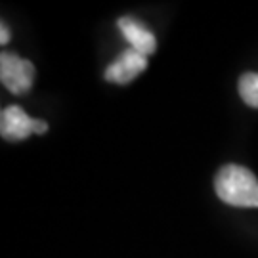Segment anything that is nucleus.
Instances as JSON below:
<instances>
[{
  "label": "nucleus",
  "mask_w": 258,
  "mask_h": 258,
  "mask_svg": "<svg viewBox=\"0 0 258 258\" xmlns=\"http://www.w3.org/2000/svg\"><path fill=\"white\" fill-rule=\"evenodd\" d=\"M148 69V55L140 54L136 50H124L122 54L105 69V81L115 84H126L134 81L138 75Z\"/></svg>",
  "instance_id": "nucleus-4"
},
{
  "label": "nucleus",
  "mask_w": 258,
  "mask_h": 258,
  "mask_svg": "<svg viewBox=\"0 0 258 258\" xmlns=\"http://www.w3.org/2000/svg\"><path fill=\"white\" fill-rule=\"evenodd\" d=\"M0 81L12 94H25L35 81V65L14 52L0 55Z\"/></svg>",
  "instance_id": "nucleus-3"
},
{
  "label": "nucleus",
  "mask_w": 258,
  "mask_h": 258,
  "mask_svg": "<svg viewBox=\"0 0 258 258\" xmlns=\"http://www.w3.org/2000/svg\"><path fill=\"white\" fill-rule=\"evenodd\" d=\"M241 100L249 107L258 109V73H245L239 79Z\"/></svg>",
  "instance_id": "nucleus-6"
},
{
  "label": "nucleus",
  "mask_w": 258,
  "mask_h": 258,
  "mask_svg": "<svg viewBox=\"0 0 258 258\" xmlns=\"http://www.w3.org/2000/svg\"><path fill=\"white\" fill-rule=\"evenodd\" d=\"M214 189L218 199L231 207L258 209V180L245 166H222L214 178Z\"/></svg>",
  "instance_id": "nucleus-1"
},
{
  "label": "nucleus",
  "mask_w": 258,
  "mask_h": 258,
  "mask_svg": "<svg viewBox=\"0 0 258 258\" xmlns=\"http://www.w3.org/2000/svg\"><path fill=\"white\" fill-rule=\"evenodd\" d=\"M10 42V29L6 23L0 25V44H8Z\"/></svg>",
  "instance_id": "nucleus-7"
},
{
  "label": "nucleus",
  "mask_w": 258,
  "mask_h": 258,
  "mask_svg": "<svg viewBox=\"0 0 258 258\" xmlns=\"http://www.w3.org/2000/svg\"><path fill=\"white\" fill-rule=\"evenodd\" d=\"M48 122L31 119L19 105H8L0 115V134L6 142H21L31 134H46Z\"/></svg>",
  "instance_id": "nucleus-2"
},
{
  "label": "nucleus",
  "mask_w": 258,
  "mask_h": 258,
  "mask_svg": "<svg viewBox=\"0 0 258 258\" xmlns=\"http://www.w3.org/2000/svg\"><path fill=\"white\" fill-rule=\"evenodd\" d=\"M117 27L122 33V37L130 42L132 50L140 54L149 55L157 50V38L146 25H142L138 19L134 18H120L117 21Z\"/></svg>",
  "instance_id": "nucleus-5"
}]
</instances>
